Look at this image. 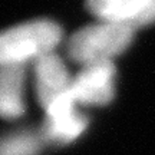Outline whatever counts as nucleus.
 Masks as SVG:
<instances>
[{
  "mask_svg": "<svg viewBox=\"0 0 155 155\" xmlns=\"http://www.w3.org/2000/svg\"><path fill=\"white\" fill-rule=\"evenodd\" d=\"M62 39L61 26L49 19H36L0 32V68L25 65L53 52Z\"/></svg>",
  "mask_w": 155,
  "mask_h": 155,
  "instance_id": "obj_1",
  "label": "nucleus"
},
{
  "mask_svg": "<svg viewBox=\"0 0 155 155\" xmlns=\"http://www.w3.org/2000/svg\"><path fill=\"white\" fill-rule=\"evenodd\" d=\"M35 89L39 104L46 109L56 99L71 89L72 78L62 58L53 52L35 61Z\"/></svg>",
  "mask_w": 155,
  "mask_h": 155,
  "instance_id": "obj_6",
  "label": "nucleus"
},
{
  "mask_svg": "<svg viewBox=\"0 0 155 155\" xmlns=\"http://www.w3.org/2000/svg\"><path fill=\"white\" fill-rule=\"evenodd\" d=\"M115 66L112 62L83 66L72 78L71 92L76 104L105 105L114 98Z\"/></svg>",
  "mask_w": 155,
  "mask_h": 155,
  "instance_id": "obj_4",
  "label": "nucleus"
},
{
  "mask_svg": "<svg viewBox=\"0 0 155 155\" xmlns=\"http://www.w3.org/2000/svg\"><path fill=\"white\" fill-rule=\"evenodd\" d=\"M26 68L25 65H10L0 68V116L15 119L25 114Z\"/></svg>",
  "mask_w": 155,
  "mask_h": 155,
  "instance_id": "obj_7",
  "label": "nucleus"
},
{
  "mask_svg": "<svg viewBox=\"0 0 155 155\" xmlns=\"http://www.w3.org/2000/svg\"><path fill=\"white\" fill-rule=\"evenodd\" d=\"M86 6L104 22L134 29L155 22V0H86Z\"/></svg>",
  "mask_w": 155,
  "mask_h": 155,
  "instance_id": "obj_5",
  "label": "nucleus"
},
{
  "mask_svg": "<svg viewBox=\"0 0 155 155\" xmlns=\"http://www.w3.org/2000/svg\"><path fill=\"white\" fill-rule=\"evenodd\" d=\"M135 29L127 25L104 22L81 28L68 39L66 53L69 59L82 66L112 62L132 42Z\"/></svg>",
  "mask_w": 155,
  "mask_h": 155,
  "instance_id": "obj_2",
  "label": "nucleus"
},
{
  "mask_svg": "<svg viewBox=\"0 0 155 155\" xmlns=\"http://www.w3.org/2000/svg\"><path fill=\"white\" fill-rule=\"evenodd\" d=\"M40 142L33 134L19 132L0 141V155H38Z\"/></svg>",
  "mask_w": 155,
  "mask_h": 155,
  "instance_id": "obj_8",
  "label": "nucleus"
},
{
  "mask_svg": "<svg viewBox=\"0 0 155 155\" xmlns=\"http://www.w3.org/2000/svg\"><path fill=\"white\" fill-rule=\"evenodd\" d=\"M45 111L46 118L42 135L45 139L56 144H69L88 125V119L76 111V101L71 89L56 98Z\"/></svg>",
  "mask_w": 155,
  "mask_h": 155,
  "instance_id": "obj_3",
  "label": "nucleus"
}]
</instances>
